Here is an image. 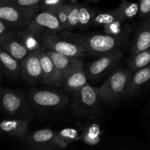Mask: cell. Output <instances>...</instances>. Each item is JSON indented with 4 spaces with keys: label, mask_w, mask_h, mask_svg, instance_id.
<instances>
[{
    "label": "cell",
    "mask_w": 150,
    "mask_h": 150,
    "mask_svg": "<svg viewBox=\"0 0 150 150\" xmlns=\"http://www.w3.org/2000/svg\"><path fill=\"white\" fill-rule=\"evenodd\" d=\"M122 57V51L120 49L100 56L88 66L86 71L88 79L95 81L105 76L117 67Z\"/></svg>",
    "instance_id": "cell-9"
},
{
    "label": "cell",
    "mask_w": 150,
    "mask_h": 150,
    "mask_svg": "<svg viewBox=\"0 0 150 150\" xmlns=\"http://www.w3.org/2000/svg\"><path fill=\"white\" fill-rule=\"evenodd\" d=\"M1 105L10 115L21 117H30L29 104L21 93L11 89H4L1 93Z\"/></svg>",
    "instance_id": "cell-10"
},
{
    "label": "cell",
    "mask_w": 150,
    "mask_h": 150,
    "mask_svg": "<svg viewBox=\"0 0 150 150\" xmlns=\"http://www.w3.org/2000/svg\"><path fill=\"white\" fill-rule=\"evenodd\" d=\"M64 0H41L40 10L41 11L54 12L63 4Z\"/></svg>",
    "instance_id": "cell-31"
},
{
    "label": "cell",
    "mask_w": 150,
    "mask_h": 150,
    "mask_svg": "<svg viewBox=\"0 0 150 150\" xmlns=\"http://www.w3.org/2000/svg\"><path fill=\"white\" fill-rule=\"evenodd\" d=\"M150 64V47L137 54H132L127 61V64L133 72Z\"/></svg>",
    "instance_id": "cell-23"
},
{
    "label": "cell",
    "mask_w": 150,
    "mask_h": 150,
    "mask_svg": "<svg viewBox=\"0 0 150 150\" xmlns=\"http://www.w3.org/2000/svg\"><path fill=\"white\" fill-rule=\"evenodd\" d=\"M92 1H98V0H92Z\"/></svg>",
    "instance_id": "cell-36"
},
{
    "label": "cell",
    "mask_w": 150,
    "mask_h": 150,
    "mask_svg": "<svg viewBox=\"0 0 150 150\" xmlns=\"http://www.w3.org/2000/svg\"><path fill=\"white\" fill-rule=\"evenodd\" d=\"M149 109H150V103H149Z\"/></svg>",
    "instance_id": "cell-37"
},
{
    "label": "cell",
    "mask_w": 150,
    "mask_h": 150,
    "mask_svg": "<svg viewBox=\"0 0 150 150\" xmlns=\"http://www.w3.org/2000/svg\"><path fill=\"white\" fill-rule=\"evenodd\" d=\"M1 130H0V133H1Z\"/></svg>",
    "instance_id": "cell-38"
},
{
    "label": "cell",
    "mask_w": 150,
    "mask_h": 150,
    "mask_svg": "<svg viewBox=\"0 0 150 150\" xmlns=\"http://www.w3.org/2000/svg\"><path fill=\"white\" fill-rule=\"evenodd\" d=\"M70 6V4H63L55 11V14L57 16V19L59 20L60 24H61V26H62L64 30L67 29V16H68V11Z\"/></svg>",
    "instance_id": "cell-30"
},
{
    "label": "cell",
    "mask_w": 150,
    "mask_h": 150,
    "mask_svg": "<svg viewBox=\"0 0 150 150\" xmlns=\"http://www.w3.org/2000/svg\"><path fill=\"white\" fill-rule=\"evenodd\" d=\"M150 85V64L133 72L125 98H131L139 95Z\"/></svg>",
    "instance_id": "cell-13"
},
{
    "label": "cell",
    "mask_w": 150,
    "mask_h": 150,
    "mask_svg": "<svg viewBox=\"0 0 150 150\" xmlns=\"http://www.w3.org/2000/svg\"><path fill=\"white\" fill-rule=\"evenodd\" d=\"M1 93H2V91H0V104H1Z\"/></svg>",
    "instance_id": "cell-34"
},
{
    "label": "cell",
    "mask_w": 150,
    "mask_h": 150,
    "mask_svg": "<svg viewBox=\"0 0 150 150\" xmlns=\"http://www.w3.org/2000/svg\"><path fill=\"white\" fill-rule=\"evenodd\" d=\"M57 133H58L60 139L67 145L70 144V143H71V142H76L79 139H81V137H79L78 131L75 129H63L60 131H57Z\"/></svg>",
    "instance_id": "cell-29"
},
{
    "label": "cell",
    "mask_w": 150,
    "mask_h": 150,
    "mask_svg": "<svg viewBox=\"0 0 150 150\" xmlns=\"http://www.w3.org/2000/svg\"><path fill=\"white\" fill-rule=\"evenodd\" d=\"M149 18V20H150V13H149V17H148Z\"/></svg>",
    "instance_id": "cell-35"
},
{
    "label": "cell",
    "mask_w": 150,
    "mask_h": 150,
    "mask_svg": "<svg viewBox=\"0 0 150 150\" xmlns=\"http://www.w3.org/2000/svg\"><path fill=\"white\" fill-rule=\"evenodd\" d=\"M29 103L38 110L59 109L67 105V93L49 89H33L28 95Z\"/></svg>",
    "instance_id": "cell-5"
},
{
    "label": "cell",
    "mask_w": 150,
    "mask_h": 150,
    "mask_svg": "<svg viewBox=\"0 0 150 150\" xmlns=\"http://www.w3.org/2000/svg\"><path fill=\"white\" fill-rule=\"evenodd\" d=\"M16 35L30 53L43 50L40 40L26 29H20Z\"/></svg>",
    "instance_id": "cell-21"
},
{
    "label": "cell",
    "mask_w": 150,
    "mask_h": 150,
    "mask_svg": "<svg viewBox=\"0 0 150 150\" xmlns=\"http://www.w3.org/2000/svg\"><path fill=\"white\" fill-rule=\"evenodd\" d=\"M26 29L39 39L45 35L59 33L64 30L55 13L50 11L36 13Z\"/></svg>",
    "instance_id": "cell-6"
},
{
    "label": "cell",
    "mask_w": 150,
    "mask_h": 150,
    "mask_svg": "<svg viewBox=\"0 0 150 150\" xmlns=\"http://www.w3.org/2000/svg\"><path fill=\"white\" fill-rule=\"evenodd\" d=\"M0 69L11 79L21 76V67L18 60L0 48Z\"/></svg>",
    "instance_id": "cell-19"
},
{
    "label": "cell",
    "mask_w": 150,
    "mask_h": 150,
    "mask_svg": "<svg viewBox=\"0 0 150 150\" xmlns=\"http://www.w3.org/2000/svg\"><path fill=\"white\" fill-rule=\"evenodd\" d=\"M64 33L83 45L86 51L92 55L100 56L111 51L120 49L127 42V40L114 37L108 34L75 35L64 30Z\"/></svg>",
    "instance_id": "cell-1"
},
{
    "label": "cell",
    "mask_w": 150,
    "mask_h": 150,
    "mask_svg": "<svg viewBox=\"0 0 150 150\" xmlns=\"http://www.w3.org/2000/svg\"><path fill=\"white\" fill-rule=\"evenodd\" d=\"M133 71L117 68L99 88L101 100L105 104H113L125 98Z\"/></svg>",
    "instance_id": "cell-3"
},
{
    "label": "cell",
    "mask_w": 150,
    "mask_h": 150,
    "mask_svg": "<svg viewBox=\"0 0 150 150\" xmlns=\"http://www.w3.org/2000/svg\"><path fill=\"white\" fill-rule=\"evenodd\" d=\"M43 50L32 52L20 62L21 78L29 83H37L42 81V65L40 56Z\"/></svg>",
    "instance_id": "cell-11"
},
{
    "label": "cell",
    "mask_w": 150,
    "mask_h": 150,
    "mask_svg": "<svg viewBox=\"0 0 150 150\" xmlns=\"http://www.w3.org/2000/svg\"><path fill=\"white\" fill-rule=\"evenodd\" d=\"M28 147L32 149H64L66 144L59 138L57 131L51 129H41L28 135L24 139Z\"/></svg>",
    "instance_id": "cell-7"
},
{
    "label": "cell",
    "mask_w": 150,
    "mask_h": 150,
    "mask_svg": "<svg viewBox=\"0 0 150 150\" xmlns=\"http://www.w3.org/2000/svg\"><path fill=\"white\" fill-rule=\"evenodd\" d=\"M88 77L83 68H79L64 76L62 86L67 94L73 95L88 83Z\"/></svg>",
    "instance_id": "cell-18"
},
{
    "label": "cell",
    "mask_w": 150,
    "mask_h": 150,
    "mask_svg": "<svg viewBox=\"0 0 150 150\" xmlns=\"http://www.w3.org/2000/svg\"><path fill=\"white\" fill-rule=\"evenodd\" d=\"M139 15L141 18L149 17L150 13V0H140L139 4Z\"/></svg>",
    "instance_id": "cell-32"
},
{
    "label": "cell",
    "mask_w": 150,
    "mask_h": 150,
    "mask_svg": "<svg viewBox=\"0 0 150 150\" xmlns=\"http://www.w3.org/2000/svg\"><path fill=\"white\" fill-rule=\"evenodd\" d=\"M0 48L7 51L9 54L21 62L30 52L14 32L0 40Z\"/></svg>",
    "instance_id": "cell-17"
},
{
    "label": "cell",
    "mask_w": 150,
    "mask_h": 150,
    "mask_svg": "<svg viewBox=\"0 0 150 150\" xmlns=\"http://www.w3.org/2000/svg\"><path fill=\"white\" fill-rule=\"evenodd\" d=\"M101 130L100 127L97 124H91L85 127L81 139L86 144L89 146H95L100 142Z\"/></svg>",
    "instance_id": "cell-22"
},
{
    "label": "cell",
    "mask_w": 150,
    "mask_h": 150,
    "mask_svg": "<svg viewBox=\"0 0 150 150\" xmlns=\"http://www.w3.org/2000/svg\"><path fill=\"white\" fill-rule=\"evenodd\" d=\"M31 116L15 120H5L0 122V130L7 134L24 139L29 135Z\"/></svg>",
    "instance_id": "cell-16"
},
{
    "label": "cell",
    "mask_w": 150,
    "mask_h": 150,
    "mask_svg": "<svg viewBox=\"0 0 150 150\" xmlns=\"http://www.w3.org/2000/svg\"><path fill=\"white\" fill-rule=\"evenodd\" d=\"M40 40L45 50H51L76 58H82L87 54L83 45L65 35L64 31L45 35Z\"/></svg>",
    "instance_id": "cell-4"
},
{
    "label": "cell",
    "mask_w": 150,
    "mask_h": 150,
    "mask_svg": "<svg viewBox=\"0 0 150 150\" xmlns=\"http://www.w3.org/2000/svg\"><path fill=\"white\" fill-rule=\"evenodd\" d=\"M126 22L127 21L122 19H118L109 24L105 25L103 27L105 33L127 40L129 35L131 32V27L127 24Z\"/></svg>",
    "instance_id": "cell-20"
},
{
    "label": "cell",
    "mask_w": 150,
    "mask_h": 150,
    "mask_svg": "<svg viewBox=\"0 0 150 150\" xmlns=\"http://www.w3.org/2000/svg\"><path fill=\"white\" fill-rule=\"evenodd\" d=\"M80 4L79 3L70 4L67 16V26L66 31L73 30L79 26V15Z\"/></svg>",
    "instance_id": "cell-28"
},
{
    "label": "cell",
    "mask_w": 150,
    "mask_h": 150,
    "mask_svg": "<svg viewBox=\"0 0 150 150\" xmlns=\"http://www.w3.org/2000/svg\"><path fill=\"white\" fill-rule=\"evenodd\" d=\"M37 12L23 10L10 4L0 3V20L10 28H27Z\"/></svg>",
    "instance_id": "cell-8"
},
{
    "label": "cell",
    "mask_w": 150,
    "mask_h": 150,
    "mask_svg": "<svg viewBox=\"0 0 150 150\" xmlns=\"http://www.w3.org/2000/svg\"><path fill=\"white\" fill-rule=\"evenodd\" d=\"M117 9L120 18L125 21L131 20L139 14V4L127 0H121L120 5Z\"/></svg>",
    "instance_id": "cell-24"
},
{
    "label": "cell",
    "mask_w": 150,
    "mask_h": 150,
    "mask_svg": "<svg viewBox=\"0 0 150 150\" xmlns=\"http://www.w3.org/2000/svg\"><path fill=\"white\" fill-rule=\"evenodd\" d=\"M0 77H1V74H0Z\"/></svg>",
    "instance_id": "cell-40"
},
{
    "label": "cell",
    "mask_w": 150,
    "mask_h": 150,
    "mask_svg": "<svg viewBox=\"0 0 150 150\" xmlns=\"http://www.w3.org/2000/svg\"><path fill=\"white\" fill-rule=\"evenodd\" d=\"M118 19H121L120 17L118 9H114V10L100 13L99 14H96L93 19L92 25L103 26L105 25L109 24Z\"/></svg>",
    "instance_id": "cell-25"
},
{
    "label": "cell",
    "mask_w": 150,
    "mask_h": 150,
    "mask_svg": "<svg viewBox=\"0 0 150 150\" xmlns=\"http://www.w3.org/2000/svg\"><path fill=\"white\" fill-rule=\"evenodd\" d=\"M96 14V11L94 10L93 9L80 5L78 27L80 29H85V28H88L89 26L92 25L93 19Z\"/></svg>",
    "instance_id": "cell-26"
},
{
    "label": "cell",
    "mask_w": 150,
    "mask_h": 150,
    "mask_svg": "<svg viewBox=\"0 0 150 150\" xmlns=\"http://www.w3.org/2000/svg\"><path fill=\"white\" fill-rule=\"evenodd\" d=\"M42 65V83L52 86H61L63 76L56 64L47 54L46 51H42L40 56Z\"/></svg>",
    "instance_id": "cell-12"
},
{
    "label": "cell",
    "mask_w": 150,
    "mask_h": 150,
    "mask_svg": "<svg viewBox=\"0 0 150 150\" xmlns=\"http://www.w3.org/2000/svg\"><path fill=\"white\" fill-rule=\"evenodd\" d=\"M41 0H0V3L10 4L23 10L37 12L40 9Z\"/></svg>",
    "instance_id": "cell-27"
},
{
    "label": "cell",
    "mask_w": 150,
    "mask_h": 150,
    "mask_svg": "<svg viewBox=\"0 0 150 150\" xmlns=\"http://www.w3.org/2000/svg\"><path fill=\"white\" fill-rule=\"evenodd\" d=\"M101 102L99 88L87 83L73 94L72 111L77 117L94 119L100 113Z\"/></svg>",
    "instance_id": "cell-2"
},
{
    "label": "cell",
    "mask_w": 150,
    "mask_h": 150,
    "mask_svg": "<svg viewBox=\"0 0 150 150\" xmlns=\"http://www.w3.org/2000/svg\"><path fill=\"white\" fill-rule=\"evenodd\" d=\"M9 29H10V27L7 24H5L4 22L0 20V40L3 39L4 37L13 33V32L9 31Z\"/></svg>",
    "instance_id": "cell-33"
},
{
    "label": "cell",
    "mask_w": 150,
    "mask_h": 150,
    "mask_svg": "<svg viewBox=\"0 0 150 150\" xmlns=\"http://www.w3.org/2000/svg\"><path fill=\"white\" fill-rule=\"evenodd\" d=\"M54 64L62 74L63 78L66 75L79 68H83V62L81 58L68 57L51 50H45Z\"/></svg>",
    "instance_id": "cell-15"
},
{
    "label": "cell",
    "mask_w": 150,
    "mask_h": 150,
    "mask_svg": "<svg viewBox=\"0 0 150 150\" xmlns=\"http://www.w3.org/2000/svg\"><path fill=\"white\" fill-rule=\"evenodd\" d=\"M150 47V20L149 18L144 19L135 32L131 46L130 54L135 55L145 51Z\"/></svg>",
    "instance_id": "cell-14"
},
{
    "label": "cell",
    "mask_w": 150,
    "mask_h": 150,
    "mask_svg": "<svg viewBox=\"0 0 150 150\" xmlns=\"http://www.w3.org/2000/svg\"><path fill=\"white\" fill-rule=\"evenodd\" d=\"M71 1H75V0H71Z\"/></svg>",
    "instance_id": "cell-39"
}]
</instances>
